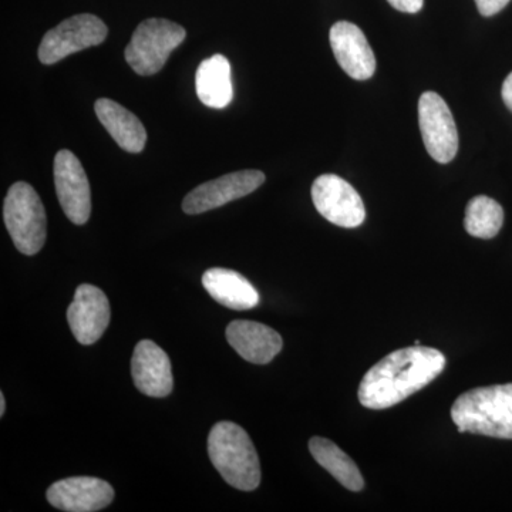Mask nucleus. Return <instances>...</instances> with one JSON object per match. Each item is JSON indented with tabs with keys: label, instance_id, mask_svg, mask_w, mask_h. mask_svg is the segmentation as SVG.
Returning a JSON list of instances; mask_svg holds the SVG:
<instances>
[{
	"label": "nucleus",
	"instance_id": "obj_17",
	"mask_svg": "<svg viewBox=\"0 0 512 512\" xmlns=\"http://www.w3.org/2000/svg\"><path fill=\"white\" fill-rule=\"evenodd\" d=\"M94 111L100 123L124 151L137 154L144 150L147 141L146 128L131 111L110 99L97 100Z\"/></svg>",
	"mask_w": 512,
	"mask_h": 512
},
{
	"label": "nucleus",
	"instance_id": "obj_10",
	"mask_svg": "<svg viewBox=\"0 0 512 512\" xmlns=\"http://www.w3.org/2000/svg\"><path fill=\"white\" fill-rule=\"evenodd\" d=\"M264 183L265 174L262 171L245 170L222 175L217 180L194 188L184 198L183 210L188 215L204 214L251 194Z\"/></svg>",
	"mask_w": 512,
	"mask_h": 512
},
{
	"label": "nucleus",
	"instance_id": "obj_4",
	"mask_svg": "<svg viewBox=\"0 0 512 512\" xmlns=\"http://www.w3.org/2000/svg\"><path fill=\"white\" fill-rule=\"evenodd\" d=\"M3 218L19 252L32 256L43 248L47 237L46 211L32 185L20 181L9 188Z\"/></svg>",
	"mask_w": 512,
	"mask_h": 512
},
{
	"label": "nucleus",
	"instance_id": "obj_18",
	"mask_svg": "<svg viewBox=\"0 0 512 512\" xmlns=\"http://www.w3.org/2000/svg\"><path fill=\"white\" fill-rule=\"evenodd\" d=\"M198 99L211 109H225L234 99L231 64L227 57L215 55L198 66L195 76Z\"/></svg>",
	"mask_w": 512,
	"mask_h": 512
},
{
	"label": "nucleus",
	"instance_id": "obj_8",
	"mask_svg": "<svg viewBox=\"0 0 512 512\" xmlns=\"http://www.w3.org/2000/svg\"><path fill=\"white\" fill-rule=\"evenodd\" d=\"M419 123L424 146L430 156L437 163H450L458 151V131L443 97L434 92L421 94Z\"/></svg>",
	"mask_w": 512,
	"mask_h": 512
},
{
	"label": "nucleus",
	"instance_id": "obj_7",
	"mask_svg": "<svg viewBox=\"0 0 512 512\" xmlns=\"http://www.w3.org/2000/svg\"><path fill=\"white\" fill-rule=\"evenodd\" d=\"M312 201L325 220L342 228H356L365 222L362 197L343 178L323 174L312 185Z\"/></svg>",
	"mask_w": 512,
	"mask_h": 512
},
{
	"label": "nucleus",
	"instance_id": "obj_9",
	"mask_svg": "<svg viewBox=\"0 0 512 512\" xmlns=\"http://www.w3.org/2000/svg\"><path fill=\"white\" fill-rule=\"evenodd\" d=\"M55 185L66 217L73 224H86L92 214V192L86 171L72 151L60 150L56 154Z\"/></svg>",
	"mask_w": 512,
	"mask_h": 512
},
{
	"label": "nucleus",
	"instance_id": "obj_20",
	"mask_svg": "<svg viewBox=\"0 0 512 512\" xmlns=\"http://www.w3.org/2000/svg\"><path fill=\"white\" fill-rule=\"evenodd\" d=\"M503 222V207L493 198L478 195L468 202L464 227L471 237L494 238L503 227Z\"/></svg>",
	"mask_w": 512,
	"mask_h": 512
},
{
	"label": "nucleus",
	"instance_id": "obj_2",
	"mask_svg": "<svg viewBox=\"0 0 512 512\" xmlns=\"http://www.w3.org/2000/svg\"><path fill=\"white\" fill-rule=\"evenodd\" d=\"M451 419L458 433L512 440V383L461 394L451 407Z\"/></svg>",
	"mask_w": 512,
	"mask_h": 512
},
{
	"label": "nucleus",
	"instance_id": "obj_13",
	"mask_svg": "<svg viewBox=\"0 0 512 512\" xmlns=\"http://www.w3.org/2000/svg\"><path fill=\"white\" fill-rule=\"evenodd\" d=\"M330 46L343 72L355 80L375 74L376 59L365 33L350 22H338L330 29Z\"/></svg>",
	"mask_w": 512,
	"mask_h": 512
},
{
	"label": "nucleus",
	"instance_id": "obj_15",
	"mask_svg": "<svg viewBox=\"0 0 512 512\" xmlns=\"http://www.w3.org/2000/svg\"><path fill=\"white\" fill-rule=\"evenodd\" d=\"M225 335L235 352L255 365L272 362L284 346L276 330L251 320H234L229 323Z\"/></svg>",
	"mask_w": 512,
	"mask_h": 512
},
{
	"label": "nucleus",
	"instance_id": "obj_16",
	"mask_svg": "<svg viewBox=\"0 0 512 512\" xmlns=\"http://www.w3.org/2000/svg\"><path fill=\"white\" fill-rule=\"evenodd\" d=\"M202 285L222 306L249 311L259 303V293L245 276L225 268H211L202 275Z\"/></svg>",
	"mask_w": 512,
	"mask_h": 512
},
{
	"label": "nucleus",
	"instance_id": "obj_21",
	"mask_svg": "<svg viewBox=\"0 0 512 512\" xmlns=\"http://www.w3.org/2000/svg\"><path fill=\"white\" fill-rule=\"evenodd\" d=\"M476 3L478 12L488 18V16H494L501 12L510 3V0H476Z\"/></svg>",
	"mask_w": 512,
	"mask_h": 512
},
{
	"label": "nucleus",
	"instance_id": "obj_12",
	"mask_svg": "<svg viewBox=\"0 0 512 512\" xmlns=\"http://www.w3.org/2000/svg\"><path fill=\"white\" fill-rule=\"evenodd\" d=\"M113 487L96 477H70L50 485L47 501L66 512H96L109 507L114 500Z\"/></svg>",
	"mask_w": 512,
	"mask_h": 512
},
{
	"label": "nucleus",
	"instance_id": "obj_23",
	"mask_svg": "<svg viewBox=\"0 0 512 512\" xmlns=\"http://www.w3.org/2000/svg\"><path fill=\"white\" fill-rule=\"evenodd\" d=\"M503 100L505 106L512 111V72L508 74L503 84Z\"/></svg>",
	"mask_w": 512,
	"mask_h": 512
},
{
	"label": "nucleus",
	"instance_id": "obj_6",
	"mask_svg": "<svg viewBox=\"0 0 512 512\" xmlns=\"http://www.w3.org/2000/svg\"><path fill=\"white\" fill-rule=\"evenodd\" d=\"M109 35L106 23L90 13L63 20L49 30L39 47V59L43 64H55L73 53L99 46Z\"/></svg>",
	"mask_w": 512,
	"mask_h": 512
},
{
	"label": "nucleus",
	"instance_id": "obj_3",
	"mask_svg": "<svg viewBox=\"0 0 512 512\" xmlns=\"http://www.w3.org/2000/svg\"><path fill=\"white\" fill-rule=\"evenodd\" d=\"M208 456L231 487L254 491L261 484V464L247 431L231 421H220L208 436Z\"/></svg>",
	"mask_w": 512,
	"mask_h": 512
},
{
	"label": "nucleus",
	"instance_id": "obj_1",
	"mask_svg": "<svg viewBox=\"0 0 512 512\" xmlns=\"http://www.w3.org/2000/svg\"><path fill=\"white\" fill-rule=\"evenodd\" d=\"M440 350L414 345L384 356L367 370L359 386V402L372 410L389 409L429 386L446 367Z\"/></svg>",
	"mask_w": 512,
	"mask_h": 512
},
{
	"label": "nucleus",
	"instance_id": "obj_11",
	"mask_svg": "<svg viewBox=\"0 0 512 512\" xmlns=\"http://www.w3.org/2000/svg\"><path fill=\"white\" fill-rule=\"evenodd\" d=\"M110 302L97 286L84 284L77 288L72 305L67 309V322L77 342L84 346L100 340L110 323Z\"/></svg>",
	"mask_w": 512,
	"mask_h": 512
},
{
	"label": "nucleus",
	"instance_id": "obj_24",
	"mask_svg": "<svg viewBox=\"0 0 512 512\" xmlns=\"http://www.w3.org/2000/svg\"><path fill=\"white\" fill-rule=\"evenodd\" d=\"M6 412V400H5V394H0V417L5 416Z\"/></svg>",
	"mask_w": 512,
	"mask_h": 512
},
{
	"label": "nucleus",
	"instance_id": "obj_5",
	"mask_svg": "<svg viewBox=\"0 0 512 512\" xmlns=\"http://www.w3.org/2000/svg\"><path fill=\"white\" fill-rule=\"evenodd\" d=\"M183 26L167 19H147L137 26L126 47L127 63L140 76H153L163 69L168 56L184 42Z\"/></svg>",
	"mask_w": 512,
	"mask_h": 512
},
{
	"label": "nucleus",
	"instance_id": "obj_14",
	"mask_svg": "<svg viewBox=\"0 0 512 512\" xmlns=\"http://www.w3.org/2000/svg\"><path fill=\"white\" fill-rule=\"evenodd\" d=\"M131 375L137 389L146 396L167 397L173 392L170 357L153 340H141L134 349Z\"/></svg>",
	"mask_w": 512,
	"mask_h": 512
},
{
	"label": "nucleus",
	"instance_id": "obj_19",
	"mask_svg": "<svg viewBox=\"0 0 512 512\" xmlns=\"http://www.w3.org/2000/svg\"><path fill=\"white\" fill-rule=\"evenodd\" d=\"M309 451L318 464L332 474L343 487L355 493L365 488V480L355 461L345 451L340 450L333 441L323 437H313L309 441Z\"/></svg>",
	"mask_w": 512,
	"mask_h": 512
},
{
	"label": "nucleus",
	"instance_id": "obj_22",
	"mask_svg": "<svg viewBox=\"0 0 512 512\" xmlns=\"http://www.w3.org/2000/svg\"><path fill=\"white\" fill-rule=\"evenodd\" d=\"M394 9L404 13H417L423 8L424 0H387Z\"/></svg>",
	"mask_w": 512,
	"mask_h": 512
}]
</instances>
